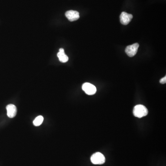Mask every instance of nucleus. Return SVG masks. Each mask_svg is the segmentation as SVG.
Returning <instances> with one entry per match:
<instances>
[{
  "mask_svg": "<svg viewBox=\"0 0 166 166\" xmlns=\"http://www.w3.org/2000/svg\"><path fill=\"white\" fill-rule=\"evenodd\" d=\"M133 113L135 116L138 118H141L148 115V110L145 106L143 105H138L134 108Z\"/></svg>",
  "mask_w": 166,
  "mask_h": 166,
  "instance_id": "f257e3e1",
  "label": "nucleus"
},
{
  "mask_svg": "<svg viewBox=\"0 0 166 166\" xmlns=\"http://www.w3.org/2000/svg\"><path fill=\"white\" fill-rule=\"evenodd\" d=\"M91 160L93 164L101 165L105 162V158L102 153L100 152H96L92 155Z\"/></svg>",
  "mask_w": 166,
  "mask_h": 166,
  "instance_id": "f03ea898",
  "label": "nucleus"
},
{
  "mask_svg": "<svg viewBox=\"0 0 166 166\" xmlns=\"http://www.w3.org/2000/svg\"><path fill=\"white\" fill-rule=\"evenodd\" d=\"M82 90L88 95H93L96 92V88L95 86L89 83H85L83 85Z\"/></svg>",
  "mask_w": 166,
  "mask_h": 166,
  "instance_id": "7ed1b4c3",
  "label": "nucleus"
},
{
  "mask_svg": "<svg viewBox=\"0 0 166 166\" xmlns=\"http://www.w3.org/2000/svg\"><path fill=\"white\" fill-rule=\"evenodd\" d=\"M139 46V44L138 43H134L132 45H129L126 48V53L129 57H133L137 53Z\"/></svg>",
  "mask_w": 166,
  "mask_h": 166,
  "instance_id": "20e7f679",
  "label": "nucleus"
},
{
  "mask_svg": "<svg viewBox=\"0 0 166 166\" xmlns=\"http://www.w3.org/2000/svg\"><path fill=\"white\" fill-rule=\"evenodd\" d=\"M120 22L122 25H127L131 22L133 18L132 14H129L127 13L123 12L120 14Z\"/></svg>",
  "mask_w": 166,
  "mask_h": 166,
  "instance_id": "39448f33",
  "label": "nucleus"
},
{
  "mask_svg": "<svg viewBox=\"0 0 166 166\" xmlns=\"http://www.w3.org/2000/svg\"><path fill=\"white\" fill-rule=\"evenodd\" d=\"M66 17L70 21H77L79 18V13L76 11L69 10L65 13Z\"/></svg>",
  "mask_w": 166,
  "mask_h": 166,
  "instance_id": "423d86ee",
  "label": "nucleus"
},
{
  "mask_svg": "<svg viewBox=\"0 0 166 166\" xmlns=\"http://www.w3.org/2000/svg\"><path fill=\"white\" fill-rule=\"evenodd\" d=\"M7 110V115L9 117L13 118L16 116L17 114V108L14 105L10 104L8 105L6 107Z\"/></svg>",
  "mask_w": 166,
  "mask_h": 166,
  "instance_id": "0eeeda50",
  "label": "nucleus"
},
{
  "mask_svg": "<svg viewBox=\"0 0 166 166\" xmlns=\"http://www.w3.org/2000/svg\"><path fill=\"white\" fill-rule=\"evenodd\" d=\"M57 56L59 61L62 63L66 62L69 59L68 56L65 53L64 50L62 48H61L59 50V52L57 53Z\"/></svg>",
  "mask_w": 166,
  "mask_h": 166,
  "instance_id": "6e6552de",
  "label": "nucleus"
},
{
  "mask_svg": "<svg viewBox=\"0 0 166 166\" xmlns=\"http://www.w3.org/2000/svg\"><path fill=\"white\" fill-rule=\"evenodd\" d=\"M43 121V116L40 115L36 118L33 123L34 125L35 126H39L41 125V124H42Z\"/></svg>",
  "mask_w": 166,
  "mask_h": 166,
  "instance_id": "1a4fd4ad",
  "label": "nucleus"
},
{
  "mask_svg": "<svg viewBox=\"0 0 166 166\" xmlns=\"http://www.w3.org/2000/svg\"><path fill=\"white\" fill-rule=\"evenodd\" d=\"M160 82L162 84H166V77L165 76L164 77H162L161 79H160Z\"/></svg>",
  "mask_w": 166,
  "mask_h": 166,
  "instance_id": "9d476101",
  "label": "nucleus"
}]
</instances>
